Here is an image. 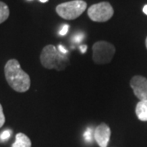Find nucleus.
<instances>
[{
  "mask_svg": "<svg viewBox=\"0 0 147 147\" xmlns=\"http://www.w3.org/2000/svg\"><path fill=\"white\" fill-rule=\"evenodd\" d=\"M4 123H5V116H4V114H3V107L0 104V127L3 126Z\"/></svg>",
  "mask_w": 147,
  "mask_h": 147,
  "instance_id": "nucleus-13",
  "label": "nucleus"
},
{
  "mask_svg": "<svg viewBox=\"0 0 147 147\" xmlns=\"http://www.w3.org/2000/svg\"><path fill=\"white\" fill-rule=\"evenodd\" d=\"M146 48H147V38H146Z\"/></svg>",
  "mask_w": 147,
  "mask_h": 147,
  "instance_id": "nucleus-20",
  "label": "nucleus"
},
{
  "mask_svg": "<svg viewBox=\"0 0 147 147\" xmlns=\"http://www.w3.org/2000/svg\"><path fill=\"white\" fill-rule=\"evenodd\" d=\"M39 1H40L41 3H47L48 0H39Z\"/></svg>",
  "mask_w": 147,
  "mask_h": 147,
  "instance_id": "nucleus-19",
  "label": "nucleus"
},
{
  "mask_svg": "<svg viewBox=\"0 0 147 147\" xmlns=\"http://www.w3.org/2000/svg\"><path fill=\"white\" fill-rule=\"evenodd\" d=\"M6 80L11 88L17 92H25L30 88V78L21 68L16 59H11L4 67Z\"/></svg>",
  "mask_w": 147,
  "mask_h": 147,
  "instance_id": "nucleus-1",
  "label": "nucleus"
},
{
  "mask_svg": "<svg viewBox=\"0 0 147 147\" xmlns=\"http://www.w3.org/2000/svg\"><path fill=\"white\" fill-rule=\"evenodd\" d=\"M84 140L87 142H92V129L91 127H88L84 134Z\"/></svg>",
  "mask_w": 147,
  "mask_h": 147,
  "instance_id": "nucleus-11",
  "label": "nucleus"
},
{
  "mask_svg": "<svg viewBox=\"0 0 147 147\" xmlns=\"http://www.w3.org/2000/svg\"><path fill=\"white\" fill-rule=\"evenodd\" d=\"M115 53V46L106 41H98L92 46V59L95 63L98 65L110 63Z\"/></svg>",
  "mask_w": 147,
  "mask_h": 147,
  "instance_id": "nucleus-4",
  "label": "nucleus"
},
{
  "mask_svg": "<svg viewBox=\"0 0 147 147\" xmlns=\"http://www.w3.org/2000/svg\"><path fill=\"white\" fill-rule=\"evenodd\" d=\"M84 37V35L83 34H75V35L72 38V41L74 42H81V41L83 40Z\"/></svg>",
  "mask_w": 147,
  "mask_h": 147,
  "instance_id": "nucleus-14",
  "label": "nucleus"
},
{
  "mask_svg": "<svg viewBox=\"0 0 147 147\" xmlns=\"http://www.w3.org/2000/svg\"><path fill=\"white\" fill-rule=\"evenodd\" d=\"M88 15L95 22H105L109 21L114 15V9L108 2H101L90 7Z\"/></svg>",
  "mask_w": 147,
  "mask_h": 147,
  "instance_id": "nucleus-5",
  "label": "nucleus"
},
{
  "mask_svg": "<svg viewBox=\"0 0 147 147\" xmlns=\"http://www.w3.org/2000/svg\"><path fill=\"white\" fill-rule=\"evenodd\" d=\"M136 115L141 121H147V100H140L136 105Z\"/></svg>",
  "mask_w": 147,
  "mask_h": 147,
  "instance_id": "nucleus-8",
  "label": "nucleus"
},
{
  "mask_svg": "<svg viewBox=\"0 0 147 147\" xmlns=\"http://www.w3.org/2000/svg\"><path fill=\"white\" fill-rule=\"evenodd\" d=\"M11 135V130H5V131H3L0 134V141L4 142V141L8 140L10 138Z\"/></svg>",
  "mask_w": 147,
  "mask_h": 147,
  "instance_id": "nucleus-12",
  "label": "nucleus"
},
{
  "mask_svg": "<svg viewBox=\"0 0 147 147\" xmlns=\"http://www.w3.org/2000/svg\"></svg>",
  "mask_w": 147,
  "mask_h": 147,
  "instance_id": "nucleus-21",
  "label": "nucleus"
},
{
  "mask_svg": "<svg viewBox=\"0 0 147 147\" xmlns=\"http://www.w3.org/2000/svg\"><path fill=\"white\" fill-rule=\"evenodd\" d=\"M40 61L44 68L63 70L69 64L68 57L58 51L57 47L49 44L43 47L40 55Z\"/></svg>",
  "mask_w": 147,
  "mask_h": 147,
  "instance_id": "nucleus-2",
  "label": "nucleus"
},
{
  "mask_svg": "<svg viewBox=\"0 0 147 147\" xmlns=\"http://www.w3.org/2000/svg\"><path fill=\"white\" fill-rule=\"evenodd\" d=\"M87 3L84 0H73L57 6L56 11L65 20H74L84 12Z\"/></svg>",
  "mask_w": 147,
  "mask_h": 147,
  "instance_id": "nucleus-3",
  "label": "nucleus"
},
{
  "mask_svg": "<svg viewBox=\"0 0 147 147\" xmlns=\"http://www.w3.org/2000/svg\"><path fill=\"white\" fill-rule=\"evenodd\" d=\"M68 30H69L68 25H64L63 27L61 28V30H60V32H59V34H60V35L64 36V35H65V34L68 33Z\"/></svg>",
  "mask_w": 147,
  "mask_h": 147,
  "instance_id": "nucleus-15",
  "label": "nucleus"
},
{
  "mask_svg": "<svg viewBox=\"0 0 147 147\" xmlns=\"http://www.w3.org/2000/svg\"><path fill=\"white\" fill-rule=\"evenodd\" d=\"M58 51H59L60 53H62V54H65V55H66V54L68 53V51H67L65 47H63L62 45H59V46H58Z\"/></svg>",
  "mask_w": 147,
  "mask_h": 147,
  "instance_id": "nucleus-16",
  "label": "nucleus"
},
{
  "mask_svg": "<svg viewBox=\"0 0 147 147\" xmlns=\"http://www.w3.org/2000/svg\"><path fill=\"white\" fill-rule=\"evenodd\" d=\"M142 11H143V12H144L146 15H147V4L143 7V9H142Z\"/></svg>",
  "mask_w": 147,
  "mask_h": 147,
  "instance_id": "nucleus-18",
  "label": "nucleus"
},
{
  "mask_svg": "<svg viewBox=\"0 0 147 147\" xmlns=\"http://www.w3.org/2000/svg\"><path fill=\"white\" fill-rule=\"evenodd\" d=\"M11 147H31V142L26 134L19 132L16 136V141Z\"/></svg>",
  "mask_w": 147,
  "mask_h": 147,
  "instance_id": "nucleus-9",
  "label": "nucleus"
},
{
  "mask_svg": "<svg viewBox=\"0 0 147 147\" xmlns=\"http://www.w3.org/2000/svg\"><path fill=\"white\" fill-rule=\"evenodd\" d=\"M87 48H88L87 45H82V46H80V47H79V49H80L81 53H83V54L86 53V51H87Z\"/></svg>",
  "mask_w": 147,
  "mask_h": 147,
  "instance_id": "nucleus-17",
  "label": "nucleus"
},
{
  "mask_svg": "<svg viewBox=\"0 0 147 147\" xmlns=\"http://www.w3.org/2000/svg\"><path fill=\"white\" fill-rule=\"evenodd\" d=\"M111 136L110 127L105 123H100L96 127L94 131V138L100 147H107Z\"/></svg>",
  "mask_w": 147,
  "mask_h": 147,
  "instance_id": "nucleus-7",
  "label": "nucleus"
},
{
  "mask_svg": "<svg viewBox=\"0 0 147 147\" xmlns=\"http://www.w3.org/2000/svg\"><path fill=\"white\" fill-rule=\"evenodd\" d=\"M10 14V11L7 5L3 2L0 1V24L4 22L8 18Z\"/></svg>",
  "mask_w": 147,
  "mask_h": 147,
  "instance_id": "nucleus-10",
  "label": "nucleus"
},
{
  "mask_svg": "<svg viewBox=\"0 0 147 147\" xmlns=\"http://www.w3.org/2000/svg\"><path fill=\"white\" fill-rule=\"evenodd\" d=\"M130 86L133 90L134 95L140 100H147V79L136 75L130 81Z\"/></svg>",
  "mask_w": 147,
  "mask_h": 147,
  "instance_id": "nucleus-6",
  "label": "nucleus"
}]
</instances>
